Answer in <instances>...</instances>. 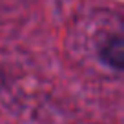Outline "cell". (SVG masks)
<instances>
[{"mask_svg":"<svg viewBox=\"0 0 124 124\" xmlns=\"http://www.w3.org/2000/svg\"><path fill=\"white\" fill-rule=\"evenodd\" d=\"M102 58L106 64H109L115 70L122 68V58H124V47H122V39L115 37L102 47Z\"/></svg>","mask_w":124,"mask_h":124,"instance_id":"1","label":"cell"}]
</instances>
